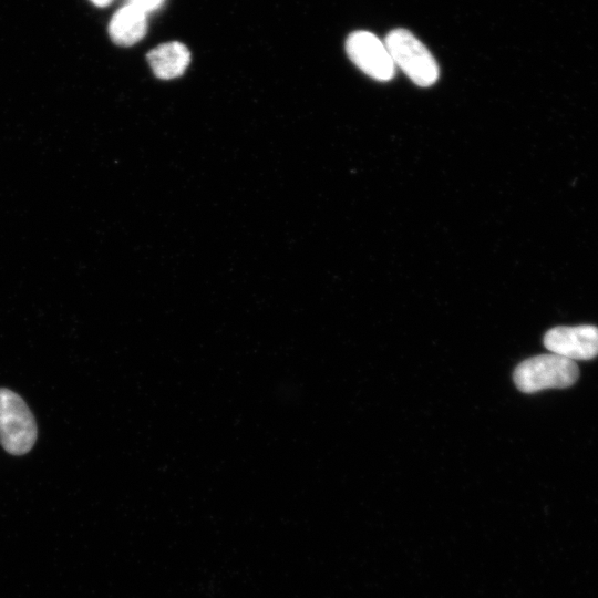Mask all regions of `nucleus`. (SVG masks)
<instances>
[{"label":"nucleus","instance_id":"obj_1","mask_svg":"<svg viewBox=\"0 0 598 598\" xmlns=\"http://www.w3.org/2000/svg\"><path fill=\"white\" fill-rule=\"evenodd\" d=\"M579 377L575 361L555 353L540 354L520 362L513 374L517 389L534 393L573 385Z\"/></svg>","mask_w":598,"mask_h":598},{"label":"nucleus","instance_id":"obj_2","mask_svg":"<svg viewBox=\"0 0 598 598\" xmlns=\"http://www.w3.org/2000/svg\"><path fill=\"white\" fill-rule=\"evenodd\" d=\"M35 420L23 399L0 388V444L12 455L28 453L37 441Z\"/></svg>","mask_w":598,"mask_h":598},{"label":"nucleus","instance_id":"obj_3","mask_svg":"<svg viewBox=\"0 0 598 598\" xmlns=\"http://www.w3.org/2000/svg\"><path fill=\"white\" fill-rule=\"evenodd\" d=\"M384 43L392 61L419 86L433 85L440 75L439 65L426 47L405 29L392 30Z\"/></svg>","mask_w":598,"mask_h":598},{"label":"nucleus","instance_id":"obj_4","mask_svg":"<svg viewBox=\"0 0 598 598\" xmlns=\"http://www.w3.org/2000/svg\"><path fill=\"white\" fill-rule=\"evenodd\" d=\"M346 50L350 60L367 75L377 81H389L395 74V65L383 41L368 31L349 34Z\"/></svg>","mask_w":598,"mask_h":598},{"label":"nucleus","instance_id":"obj_5","mask_svg":"<svg viewBox=\"0 0 598 598\" xmlns=\"http://www.w3.org/2000/svg\"><path fill=\"white\" fill-rule=\"evenodd\" d=\"M551 353L569 360H589L598 354V328L590 324L555 327L544 336Z\"/></svg>","mask_w":598,"mask_h":598},{"label":"nucleus","instance_id":"obj_6","mask_svg":"<svg viewBox=\"0 0 598 598\" xmlns=\"http://www.w3.org/2000/svg\"><path fill=\"white\" fill-rule=\"evenodd\" d=\"M147 31L146 12L130 2L120 8L109 24L112 41L121 47H130L138 42Z\"/></svg>","mask_w":598,"mask_h":598},{"label":"nucleus","instance_id":"obj_7","mask_svg":"<svg viewBox=\"0 0 598 598\" xmlns=\"http://www.w3.org/2000/svg\"><path fill=\"white\" fill-rule=\"evenodd\" d=\"M146 58L157 78L171 80L185 72L190 62V52L182 42L172 41L155 47Z\"/></svg>","mask_w":598,"mask_h":598},{"label":"nucleus","instance_id":"obj_8","mask_svg":"<svg viewBox=\"0 0 598 598\" xmlns=\"http://www.w3.org/2000/svg\"><path fill=\"white\" fill-rule=\"evenodd\" d=\"M130 2L134 3L147 13L158 9L163 4L164 0H131Z\"/></svg>","mask_w":598,"mask_h":598},{"label":"nucleus","instance_id":"obj_9","mask_svg":"<svg viewBox=\"0 0 598 598\" xmlns=\"http://www.w3.org/2000/svg\"><path fill=\"white\" fill-rule=\"evenodd\" d=\"M93 4L97 7H106L109 6L113 0H90Z\"/></svg>","mask_w":598,"mask_h":598}]
</instances>
